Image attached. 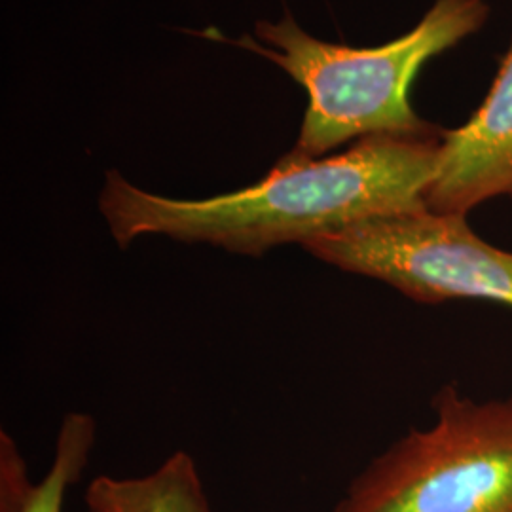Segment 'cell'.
Here are the masks:
<instances>
[{"instance_id":"6da1fadb","label":"cell","mask_w":512,"mask_h":512,"mask_svg":"<svg viewBox=\"0 0 512 512\" xmlns=\"http://www.w3.org/2000/svg\"><path fill=\"white\" fill-rule=\"evenodd\" d=\"M442 135H372L323 158L287 152L258 183L205 200L152 194L109 169L99 213L120 249L165 236L258 258L368 220L425 211Z\"/></svg>"},{"instance_id":"7a4b0ae2","label":"cell","mask_w":512,"mask_h":512,"mask_svg":"<svg viewBox=\"0 0 512 512\" xmlns=\"http://www.w3.org/2000/svg\"><path fill=\"white\" fill-rule=\"evenodd\" d=\"M488 18L486 0H435L412 31L372 48L311 37L291 14L256 21L255 38H217L266 57L306 90L308 109L291 154L323 158L372 135L440 133L414 110L410 88L427 61L482 31Z\"/></svg>"},{"instance_id":"5b68a950","label":"cell","mask_w":512,"mask_h":512,"mask_svg":"<svg viewBox=\"0 0 512 512\" xmlns=\"http://www.w3.org/2000/svg\"><path fill=\"white\" fill-rule=\"evenodd\" d=\"M512 200V38L475 114L444 131L427 209L467 217L482 203Z\"/></svg>"},{"instance_id":"3957f363","label":"cell","mask_w":512,"mask_h":512,"mask_svg":"<svg viewBox=\"0 0 512 512\" xmlns=\"http://www.w3.org/2000/svg\"><path fill=\"white\" fill-rule=\"evenodd\" d=\"M351 480L332 512H512V395L473 401L456 385Z\"/></svg>"},{"instance_id":"52a82bcc","label":"cell","mask_w":512,"mask_h":512,"mask_svg":"<svg viewBox=\"0 0 512 512\" xmlns=\"http://www.w3.org/2000/svg\"><path fill=\"white\" fill-rule=\"evenodd\" d=\"M97 439V423L88 412H67L55 439L54 461L33 484L18 512H63L65 497L82 478Z\"/></svg>"},{"instance_id":"ba28073f","label":"cell","mask_w":512,"mask_h":512,"mask_svg":"<svg viewBox=\"0 0 512 512\" xmlns=\"http://www.w3.org/2000/svg\"><path fill=\"white\" fill-rule=\"evenodd\" d=\"M33 482L14 439L0 431V512H18Z\"/></svg>"},{"instance_id":"8992f818","label":"cell","mask_w":512,"mask_h":512,"mask_svg":"<svg viewBox=\"0 0 512 512\" xmlns=\"http://www.w3.org/2000/svg\"><path fill=\"white\" fill-rule=\"evenodd\" d=\"M86 512H213L198 465L183 450L147 475H101L84 494Z\"/></svg>"},{"instance_id":"277c9868","label":"cell","mask_w":512,"mask_h":512,"mask_svg":"<svg viewBox=\"0 0 512 512\" xmlns=\"http://www.w3.org/2000/svg\"><path fill=\"white\" fill-rule=\"evenodd\" d=\"M302 247L325 264L382 281L420 304L488 300L512 308V253L476 236L467 217L425 209L361 222Z\"/></svg>"}]
</instances>
